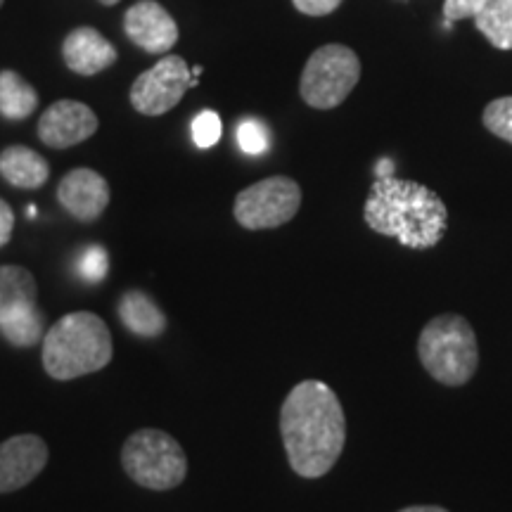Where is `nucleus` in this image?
<instances>
[{"mask_svg": "<svg viewBox=\"0 0 512 512\" xmlns=\"http://www.w3.org/2000/svg\"><path fill=\"white\" fill-rule=\"evenodd\" d=\"M280 434L299 477L328 475L347 441V418L337 394L325 382H299L280 408Z\"/></svg>", "mask_w": 512, "mask_h": 512, "instance_id": "1", "label": "nucleus"}, {"mask_svg": "<svg viewBox=\"0 0 512 512\" xmlns=\"http://www.w3.org/2000/svg\"><path fill=\"white\" fill-rule=\"evenodd\" d=\"M363 221L370 230L394 238L408 249H430L444 240L448 209L427 185L401 178H375L368 192Z\"/></svg>", "mask_w": 512, "mask_h": 512, "instance_id": "2", "label": "nucleus"}, {"mask_svg": "<svg viewBox=\"0 0 512 512\" xmlns=\"http://www.w3.org/2000/svg\"><path fill=\"white\" fill-rule=\"evenodd\" d=\"M112 354L110 328L91 311L67 313L43 337V368L55 380L98 373Z\"/></svg>", "mask_w": 512, "mask_h": 512, "instance_id": "3", "label": "nucleus"}, {"mask_svg": "<svg viewBox=\"0 0 512 512\" xmlns=\"http://www.w3.org/2000/svg\"><path fill=\"white\" fill-rule=\"evenodd\" d=\"M418 356L434 380L446 387H463L475 377L479 366L475 328L458 313L432 318L422 328Z\"/></svg>", "mask_w": 512, "mask_h": 512, "instance_id": "4", "label": "nucleus"}, {"mask_svg": "<svg viewBox=\"0 0 512 512\" xmlns=\"http://www.w3.org/2000/svg\"><path fill=\"white\" fill-rule=\"evenodd\" d=\"M121 465L133 482L152 491H169L188 477L181 444L162 430H138L121 448Z\"/></svg>", "mask_w": 512, "mask_h": 512, "instance_id": "5", "label": "nucleus"}, {"mask_svg": "<svg viewBox=\"0 0 512 512\" xmlns=\"http://www.w3.org/2000/svg\"><path fill=\"white\" fill-rule=\"evenodd\" d=\"M361 81V60L354 50L339 43L318 48L306 62L299 93L313 110L339 107Z\"/></svg>", "mask_w": 512, "mask_h": 512, "instance_id": "6", "label": "nucleus"}, {"mask_svg": "<svg viewBox=\"0 0 512 512\" xmlns=\"http://www.w3.org/2000/svg\"><path fill=\"white\" fill-rule=\"evenodd\" d=\"M302 207V188L287 176H271L249 185L235 197V221L247 230L285 226Z\"/></svg>", "mask_w": 512, "mask_h": 512, "instance_id": "7", "label": "nucleus"}, {"mask_svg": "<svg viewBox=\"0 0 512 512\" xmlns=\"http://www.w3.org/2000/svg\"><path fill=\"white\" fill-rule=\"evenodd\" d=\"M190 88V67L183 57L166 55L131 86V105L145 117H162L174 110Z\"/></svg>", "mask_w": 512, "mask_h": 512, "instance_id": "8", "label": "nucleus"}, {"mask_svg": "<svg viewBox=\"0 0 512 512\" xmlns=\"http://www.w3.org/2000/svg\"><path fill=\"white\" fill-rule=\"evenodd\" d=\"M98 131V117L88 105L76 100H60L50 105L38 121V138L53 150L83 143Z\"/></svg>", "mask_w": 512, "mask_h": 512, "instance_id": "9", "label": "nucleus"}, {"mask_svg": "<svg viewBox=\"0 0 512 512\" xmlns=\"http://www.w3.org/2000/svg\"><path fill=\"white\" fill-rule=\"evenodd\" d=\"M126 36L152 55H169L178 43V27L174 17L157 0H138L126 10L124 17Z\"/></svg>", "mask_w": 512, "mask_h": 512, "instance_id": "10", "label": "nucleus"}, {"mask_svg": "<svg viewBox=\"0 0 512 512\" xmlns=\"http://www.w3.org/2000/svg\"><path fill=\"white\" fill-rule=\"evenodd\" d=\"M48 463L46 441L36 434H19L0 444V494L22 489L41 475Z\"/></svg>", "mask_w": 512, "mask_h": 512, "instance_id": "11", "label": "nucleus"}, {"mask_svg": "<svg viewBox=\"0 0 512 512\" xmlns=\"http://www.w3.org/2000/svg\"><path fill=\"white\" fill-rule=\"evenodd\" d=\"M110 185L93 169H74L57 185V200L74 219L95 221L110 204Z\"/></svg>", "mask_w": 512, "mask_h": 512, "instance_id": "12", "label": "nucleus"}, {"mask_svg": "<svg viewBox=\"0 0 512 512\" xmlns=\"http://www.w3.org/2000/svg\"><path fill=\"white\" fill-rule=\"evenodd\" d=\"M64 64L79 76H95L117 62V48L93 27H79L64 38Z\"/></svg>", "mask_w": 512, "mask_h": 512, "instance_id": "13", "label": "nucleus"}, {"mask_svg": "<svg viewBox=\"0 0 512 512\" xmlns=\"http://www.w3.org/2000/svg\"><path fill=\"white\" fill-rule=\"evenodd\" d=\"M0 176L15 188L36 190L48 181L50 166L31 147L12 145L0 152Z\"/></svg>", "mask_w": 512, "mask_h": 512, "instance_id": "14", "label": "nucleus"}, {"mask_svg": "<svg viewBox=\"0 0 512 512\" xmlns=\"http://www.w3.org/2000/svg\"><path fill=\"white\" fill-rule=\"evenodd\" d=\"M36 280L22 266H0V323L38 309Z\"/></svg>", "mask_w": 512, "mask_h": 512, "instance_id": "15", "label": "nucleus"}, {"mask_svg": "<svg viewBox=\"0 0 512 512\" xmlns=\"http://www.w3.org/2000/svg\"><path fill=\"white\" fill-rule=\"evenodd\" d=\"M119 318L138 337H159L166 330V316L145 292L131 290L119 299Z\"/></svg>", "mask_w": 512, "mask_h": 512, "instance_id": "16", "label": "nucleus"}, {"mask_svg": "<svg viewBox=\"0 0 512 512\" xmlns=\"http://www.w3.org/2000/svg\"><path fill=\"white\" fill-rule=\"evenodd\" d=\"M38 107V93L12 69L0 72V114L10 121L31 117Z\"/></svg>", "mask_w": 512, "mask_h": 512, "instance_id": "17", "label": "nucleus"}, {"mask_svg": "<svg viewBox=\"0 0 512 512\" xmlns=\"http://www.w3.org/2000/svg\"><path fill=\"white\" fill-rule=\"evenodd\" d=\"M475 27L498 50H512V0H484Z\"/></svg>", "mask_w": 512, "mask_h": 512, "instance_id": "18", "label": "nucleus"}, {"mask_svg": "<svg viewBox=\"0 0 512 512\" xmlns=\"http://www.w3.org/2000/svg\"><path fill=\"white\" fill-rule=\"evenodd\" d=\"M0 335L8 339L15 347H34L38 339L43 337V316L41 311H27L19 316L0 323Z\"/></svg>", "mask_w": 512, "mask_h": 512, "instance_id": "19", "label": "nucleus"}, {"mask_svg": "<svg viewBox=\"0 0 512 512\" xmlns=\"http://www.w3.org/2000/svg\"><path fill=\"white\" fill-rule=\"evenodd\" d=\"M482 121L486 131L494 133L496 138H501L505 143L512 145V95L489 102Z\"/></svg>", "mask_w": 512, "mask_h": 512, "instance_id": "20", "label": "nucleus"}, {"mask_svg": "<svg viewBox=\"0 0 512 512\" xmlns=\"http://www.w3.org/2000/svg\"><path fill=\"white\" fill-rule=\"evenodd\" d=\"M107 271H110V256H107V252L100 245L86 247L79 259H76V273L86 283H100Z\"/></svg>", "mask_w": 512, "mask_h": 512, "instance_id": "21", "label": "nucleus"}, {"mask_svg": "<svg viewBox=\"0 0 512 512\" xmlns=\"http://www.w3.org/2000/svg\"><path fill=\"white\" fill-rule=\"evenodd\" d=\"M221 117L216 112L204 110L192 119V143H195L200 150H209L221 140Z\"/></svg>", "mask_w": 512, "mask_h": 512, "instance_id": "22", "label": "nucleus"}, {"mask_svg": "<svg viewBox=\"0 0 512 512\" xmlns=\"http://www.w3.org/2000/svg\"><path fill=\"white\" fill-rule=\"evenodd\" d=\"M238 143L247 155H261L268 150V131L261 121L245 119L238 126Z\"/></svg>", "mask_w": 512, "mask_h": 512, "instance_id": "23", "label": "nucleus"}, {"mask_svg": "<svg viewBox=\"0 0 512 512\" xmlns=\"http://www.w3.org/2000/svg\"><path fill=\"white\" fill-rule=\"evenodd\" d=\"M484 0H444V19L446 22H460V19L475 17Z\"/></svg>", "mask_w": 512, "mask_h": 512, "instance_id": "24", "label": "nucleus"}, {"mask_svg": "<svg viewBox=\"0 0 512 512\" xmlns=\"http://www.w3.org/2000/svg\"><path fill=\"white\" fill-rule=\"evenodd\" d=\"M292 3L302 15L325 17L330 12H335L342 5V0H292Z\"/></svg>", "mask_w": 512, "mask_h": 512, "instance_id": "25", "label": "nucleus"}, {"mask_svg": "<svg viewBox=\"0 0 512 512\" xmlns=\"http://www.w3.org/2000/svg\"><path fill=\"white\" fill-rule=\"evenodd\" d=\"M12 228H15V211L5 200H0V247H5L12 238Z\"/></svg>", "mask_w": 512, "mask_h": 512, "instance_id": "26", "label": "nucleus"}, {"mask_svg": "<svg viewBox=\"0 0 512 512\" xmlns=\"http://www.w3.org/2000/svg\"><path fill=\"white\" fill-rule=\"evenodd\" d=\"M384 176H394V164L389 162V159H382V162L377 164V178Z\"/></svg>", "mask_w": 512, "mask_h": 512, "instance_id": "27", "label": "nucleus"}, {"mask_svg": "<svg viewBox=\"0 0 512 512\" xmlns=\"http://www.w3.org/2000/svg\"><path fill=\"white\" fill-rule=\"evenodd\" d=\"M401 512H448V510L439 508V505H413V508H406Z\"/></svg>", "mask_w": 512, "mask_h": 512, "instance_id": "28", "label": "nucleus"}, {"mask_svg": "<svg viewBox=\"0 0 512 512\" xmlns=\"http://www.w3.org/2000/svg\"><path fill=\"white\" fill-rule=\"evenodd\" d=\"M36 214H38V209L34 207V204H31V207L27 209V216H29V219H34V216H36Z\"/></svg>", "mask_w": 512, "mask_h": 512, "instance_id": "29", "label": "nucleus"}, {"mask_svg": "<svg viewBox=\"0 0 512 512\" xmlns=\"http://www.w3.org/2000/svg\"><path fill=\"white\" fill-rule=\"evenodd\" d=\"M100 3H102V5H117L119 0H100Z\"/></svg>", "mask_w": 512, "mask_h": 512, "instance_id": "30", "label": "nucleus"}, {"mask_svg": "<svg viewBox=\"0 0 512 512\" xmlns=\"http://www.w3.org/2000/svg\"><path fill=\"white\" fill-rule=\"evenodd\" d=\"M0 8H3V0H0Z\"/></svg>", "mask_w": 512, "mask_h": 512, "instance_id": "31", "label": "nucleus"}]
</instances>
